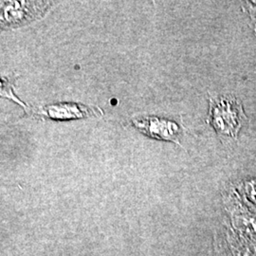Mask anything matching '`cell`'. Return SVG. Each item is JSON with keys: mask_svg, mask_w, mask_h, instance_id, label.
Returning <instances> with one entry per match:
<instances>
[{"mask_svg": "<svg viewBox=\"0 0 256 256\" xmlns=\"http://www.w3.org/2000/svg\"><path fill=\"white\" fill-rule=\"evenodd\" d=\"M247 116L241 102L232 95L209 98V124L220 137L238 138Z\"/></svg>", "mask_w": 256, "mask_h": 256, "instance_id": "6da1fadb", "label": "cell"}, {"mask_svg": "<svg viewBox=\"0 0 256 256\" xmlns=\"http://www.w3.org/2000/svg\"><path fill=\"white\" fill-rule=\"evenodd\" d=\"M132 124L149 137L180 144V138L182 130L174 120L158 117H144L133 120Z\"/></svg>", "mask_w": 256, "mask_h": 256, "instance_id": "3957f363", "label": "cell"}, {"mask_svg": "<svg viewBox=\"0 0 256 256\" xmlns=\"http://www.w3.org/2000/svg\"><path fill=\"white\" fill-rule=\"evenodd\" d=\"M52 4L45 1H1V26L16 28L28 25L43 18Z\"/></svg>", "mask_w": 256, "mask_h": 256, "instance_id": "7a4b0ae2", "label": "cell"}, {"mask_svg": "<svg viewBox=\"0 0 256 256\" xmlns=\"http://www.w3.org/2000/svg\"><path fill=\"white\" fill-rule=\"evenodd\" d=\"M37 113L43 117L57 120L82 119L102 114L100 108L95 110L94 108H90L75 102H59L54 104H48L39 108Z\"/></svg>", "mask_w": 256, "mask_h": 256, "instance_id": "277c9868", "label": "cell"}, {"mask_svg": "<svg viewBox=\"0 0 256 256\" xmlns=\"http://www.w3.org/2000/svg\"><path fill=\"white\" fill-rule=\"evenodd\" d=\"M0 94H1L2 97L8 98L10 100L16 102V104H20L22 108H27L26 104L23 102L20 101L12 92V82H10L6 78H3V77L1 78V82H0Z\"/></svg>", "mask_w": 256, "mask_h": 256, "instance_id": "5b68a950", "label": "cell"}, {"mask_svg": "<svg viewBox=\"0 0 256 256\" xmlns=\"http://www.w3.org/2000/svg\"><path fill=\"white\" fill-rule=\"evenodd\" d=\"M247 189H248V191H247L248 194L250 196V200H252L254 203L256 202V182H252L248 184V186H247Z\"/></svg>", "mask_w": 256, "mask_h": 256, "instance_id": "52a82bcc", "label": "cell"}, {"mask_svg": "<svg viewBox=\"0 0 256 256\" xmlns=\"http://www.w3.org/2000/svg\"><path fill=\"white\" fill-rule=\"evenodd\" d=\"M242 8L248 14V18L250 19V26L256 36V1L243 2Z\"/></svg>", "mask_w": 256, "mask_h": 256, "instance_id": "8992f818", "label": "cell"}]
</instances>
